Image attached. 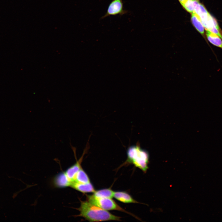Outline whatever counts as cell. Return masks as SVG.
Listing matches in <instances>:
<instances>
[{
	"mask_svg": "<svg viewBox=\"0 0 222 222\" xmlns=\"http://www.w3.org/2000/svg\"><path fill=\"white\" fill-rule=\"evenodd\" d=\"M79 210V216L90 222L120 220V217L113 215L87 200L81 201Z\"/></svg>",
	"mask_w": 222,
	"mask_h": 222,
	"instance_id": "6da1fadb",
	"label": "cell"
},
{
	"mask_svg": "<svg viewBox=\"0 0 222 222\" xmlns=\"http://www.w3.org/2000/svg\"><path fill=\"white\" fill-rule=\"evenodd\" d=\"M127 153L128 162L133 164L144 172L147 171L149 161V155L147 151L136 145L129 147Z\"/></svg>",
	"mask_w": 222,
	"mask_h": 222,
	"instance_id": "7a4b0ae2",
	"label": "cell"
},
{
	"mask_svg": "<svg viewBox=\"0 0 222 222\" xmlns=\"http://www.w3.org/2000/svg\"><path fill=\"white\" fill-rule=\"evenodd\" d=\"M87 200L105 210H117L128 213L121 208L112 198L97 197L91 195L87 196Z\"/></svg>",
	"mask_w": 222,
	"mask_h": 222,
	"instance_id": "3957f363",
	"label": "cell"
},
{
	"mask_svg": "<svg viewBox=\"0 0 222 222\" xmlns=\"http://www.w3.org/2000/svg\"><path fill=\"white\" fill-rule=\"evenodd\" d=\"M128 13L124 8L122 0H112L109 5L106 13L101 19H103L110 16L119 15L121 16Z\"/></svg>",
	"mask_w": 222,
	"mask_h": 222,
	"instance_id": "277c9868",
	"label": "cell"
},
{
	"mask_svg": "<svg viewBox=\"0 0 222 222\" xmlns=\"http://www.w3.org/2000/svg\"><path fill=\"white\" fill-rule=\"evenodd\" d=\"M70 187L83 193H93L95 191L91 182L87 183L72 182L71 183Z\"/></svg>",
	"mask_w": 222,
	"mask_h": 222,
	"instance_id": "5b68a950",
	"label": "cell"
},
{
	"mask_svg": "<svg viewBox=\"0 0 222 222\" xmlns=\"http://www.w3.org/2000/svg\"><path fill=\"white\" fill-rule=\"evenodd\" d=\"M113 197L117 200L125 203H138L128 193L123 191H114Z\"/></svg>",
	"mask_w": 222,
	"mask_h": 222,
	"instance_id": "8992f818",
	"label": "cell"
},
{
	"mask_svg": "<svg viewBox=\"0 0 222 222\" xmlns=\"http://www.w3.org/2000/svg\"><path fill=\"white\" fill-rule=\"evenodd\" d=\"M206 34L208 40L213 45L222 49V39L217 35L208 30Z\"/></svg>",
	"mask_w": 222,
	"mask_h": 222,
	"instance_id": "52a82bcc",
	"label": "cell"
},
{
	"mask_svg": "<svg viewBox=\"0 0 222 222\" xmlns=\"http://www.w3.org/2000/svg\"><path fill=\"white\" fill-rule=\"evenodd\" d=\"M55 185L59 187H64L70 186V182L64 172L57 175L54 179Z\"/></svg>",
	"mask_w": 222,
	"mask_h": 222,
	"instance_id": "ba28073f",
	"label": "cell"
},
{
	"mask_svg": "<svg viewBox=\"0 0 222 222\" xmlns=\"http://www.w3.org/2000/svg\"><path fill=\"white\" fill-rule=\"evenodd\" d=\"M191 20L196 29L203 36L204 35V27L199 16L195 12L191 14Z\"/></svg>",
	"mask_w": 222,
	"mask_h": 222,
	"instance_id": "9c48e42d",
	"label": "cell"
},
{
	"mask_svg": "<svg viewBox=\"0 0 222 222\" xmlns=\"http://www.w3.org/2000/svg\"><path fill=\"white\" fill-rule=\"evenodd\" d=\"M72 182L87 183H90V181L88 175L81 167L77 172L74 179L71 182L70 184Z\"/></svg>",
	"mask_w": 222,
	"mask_h": 222,
	"instance_id": "30bf717a",
	"label": "cell"
},
{
	"mask_svg": "<svg viewBox=\"0 0 222 222\" xmlns=\"http://www.w3.org/2000/svg\"><path fill=\"white\" fill-rule=\"evenodd\" d=\"M114 192L110 188L103 189L95 191L92 195L97 197L112 198L113 197Z\"/></svg>",
	"mask_w": 222,
	"mask_h": 222,
	"instance_id": "8fae6325",
	"label": "cell"
},
{
	"mask_svg": "<svg viewBox=\"0 0 222 222\" xmlns=\"http://www.w3.org/2000/svg\"><path fill=\"white\" fill-rule=\"evenodd\" d=\"M195 0H185L181 4L187 12L191 14L194 12Z\"/></svg>",
	"mask_w": 222,
	"mask_h": 222,
	"instance_id": "7c38bea8",
	"label": "cell"
},
{
	"mask_svg": "<svg viewBox=\"0 0 222 222\" xmlns=\"http://www.w3.org/2000/svg\"><path fill=\"white\" fill-rule=\"evenodd\" d=\"M185 0H178L180 3L181 4L184 2Z\"/></svg>",
	"mask_w": 222,
	"mask_h": 222,
	"instance_id": "4fadbf2b",
	"label": "cell"
}]
</instances>
